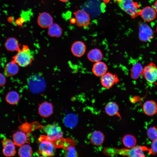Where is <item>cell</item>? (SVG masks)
Instances as JSON below:
<instances>
[{"label":"cell","instance_id":"6da1fadb","mask_svg":"<svg viewBox=\"0 0 157 157\" xmlns=\"http://www.w3.org/2000/svg\"><path fill=\"white\" fill-rule=\"evenodd\" d=\"M149 149L145 146H138L130 149L107 147L105 148L103 151L105 154L109 156L120 155L130 157H142L145 156L144 152L148 151Z\"/></svg>","mask_w":157,"mask_h":157},{"label":"cell","instance_id":"7a4b0ae2","mask_svg":"<svg viewBox=\"0 0 157 157\" xmlns=\"http://www.w3.org/2000/svg\"><path fill=\"white\" fill-rule=\"evenodd\" d=\"M34 58V51L27 45H23L13 57V60L19 66L24 67L30 65Z\"/></svg>","mask_w":157,"mask_h":157},{"label":"cell","instance_id":"3957f363","mask_svg":"<svg viewBox=\"0 0 157 157\" xmlns=\"http://www.w3.org/2000/svg\"><path fill=\"white\" fill-rule=\"evenodd\" d=\"M120 8L132 18L139 15L140 6L133 0H114Z\"/></svg>","mask_w":157,"mask_h":157},{"label":"cell","instance_id":"277c9868","mask_svg":"<svg viewBox=\"0 0 157 157\" xmlns=\"http://www.w3.org/2000/svg\"><path fill=\"white\" fill-rule=\"evenodd\" d=\"M42 129L47 134V138L53 141L60 140L63 136L61 127L55 124H49L42 127Z\"/></svg>","mask_w":157,"mask_h":157},{"label":"cell","instance_id":"5b68a950","mask_svg":"<svg viewBox=\"0 0 157 157\" xmlns=\"http://www.w3.org/2000/svg\"><path fill=\"white\" fill-rule=\"evenodd\" d=\"M45 83L43 78L37 75L30 77L28 80L29 89L34 94H39L43 92L45 88Z\"/></svg>","mask_w":157,"mask_h":157},{"label":"cell","instance_id":"8992f818","mask_svg":"<svg viewBox=\"0 0 157 157\" xmlns=\"http://www.w3.org/2000/svg\"><path fill=\"white\" fill-rule=\"evenodd\" d=\"M40 140L39 145L38 152L42 156L45 157L51 156L55 155V147L52 141L42 138Z\"/></svg>","mask_w":157,"mask_h":157},{"label":"cell","instance_id":"52a82bcc","mask_svg":"<svg viewBox=\"0 0 157 157\" xmlns=\"http://www.w3.org/2000/svg\"><path fill=\"white\" fill-rule=\"evenodd\" d=\"M141 74L149 83H154L157 80V67L151 62L143 68Z\"/></svg>","mask_w":157,"mask_h":157},{"label":"cell","instance_id":"ba28073f","mask_svg":"<svg viewBox=\"0 0 157 157\" xmlns=\"http://www.w3.org/2000/svg\"><path fill=\"white\" fill-rule=\"evenodd\" d=\"M139 38L144 42L150 41L154 37V32L150 27L147 24L142 22L139 25Z\"/></svg>","mask_w":157,"mask_h":157},{"label":"cell","instance_id":"9c48e42d","mask_svg":"<svg viewBox=\"0 0 157 157\" xmlns=\"http://www.w3.org/2000/svg\"><path fill=\"white\" fill-rule=\"evenodd\" d=\"M75 17V23L79 27L88 26L90 22L89 14L85 11L79 9L74 13Z\"/></svg>","mask_w":157,"mask_h":157},{"label":"cell","instance_id":"30bf717a","mask_svg":"<svg viewBox=\"0 0 157 157\" xmlns=\"http://www.w3.org/2000/svg\"><path fill=\"white\" fill-rule=\"evenodd\" d=\"M119 81L118 76L110 72H107L102 76L100 79L101 85L104 88L109 89Z\"/></svg>","mask_w":157,"mask_h":157},{"label":"cell","instance_id":"8fae6325","mask_svg":"<svg viewBox=\"0 0 157 157\" xmlns=\"http://www.w3.org/2000/svg\"><path fill=\"white\" fill-rule=\"evenodd\" d=\"M3 154L7 157L15 156L16 153L15 145L13 141L9 139H5L1 142Z\"/></svg>","mask_w":157,"mask_h":157},{"label":"cell","instance_id":"7c38bea8","mask_svg":"<svg viewBox=\"0 0 157 157\" xmlns=\"http://www.w3.org/2000/svg\"><path fill=\"white\" fill-rule=\"evenodd\" d=\"M139 15L145 22H150L156 18L157 12L153 8L147 6L140 10Z\"/></svg>","mask_w":157,"mask_h":157},{"label":"cell","instance_id":"4fadbf2b","mask_svg":"<svg viewBox=\"0 0 157 157\" xmlns=\"http://www.w3.org/2000/svg\"><path fill=\"white\" fill-rule=\"evenodd\" d=\"M86 47L85 44L82 41H77L72 44L71 50L72 54L75 57H81L85 54Z\"/></svg>","mask_w":157,"mask_h":157},{"label":"cell","instance_id":"5bb4252c","mask_svg":"<svg viewBox=\"0 0 157 157\" xmlns=\"http://www.w3.org/2000/svg\"><path fill=\"white\" fill-rule=\"evenodd\" d=\"M53 18L48 13L44 12L39 15L37 19V23L41 28H48L53 23Z\"/></svg>","mask_w":157,"mask_h":157},{"label":"cell","instance_id":"9a60e30c","mask_svg":"<svg viewBox=\"0 0 157 157\" xmlns=\"http://www.w3.org/2000/svg\"><path fill=\"white\" fill-rule=\"evenodd\" d=\"M53 112V107L51 103L45 101L41 103L39 105L38 113L42 117H48L51 115Z\"/></svg>","mask_w":157,"mask_h":157},{"label":"cell","instance_id":"2e32d148","mask_svg":"<svg viewBox=\"0 0 157 157\" xmlns=\"http://www.w3.org/2000/svg\"><path fill=\"white\" fill-rule=\"evenodd\" d=\"M12 138L14 143L17 147H19L26 143L28 141L27 134L19 130L13 133Z\"/></svg>","mask_w":157,"mask_h":157},{"label":"cell","instance_id":"e0dca14e","mask_svg":"<svg viewBox=\"0 0 157 157\" xmlns=\"http://www.w3.org/2000/svg\"><path fill=\"white\" fill-rule=\"evenodd\" d=\"M143 110L146 115L153 116L157 113V104L154 100L146 101L143 105Z\"/></svg>","mask_w":157,"mask_h":157},{"label":"cell","instance_id":"ac0fdd59","mask_svg":"<svg viewBox=\"0 0 157 157\" xmlns=\"http://www.w3.org/2000/svg\"><path fill=\"white\" fill-rule=\"evenodd\" d=\"M107 65L101 61L95 63L92 69L93 73L97 77L102 76L107 72Z\"/></svg>","mask_w":157,"mask_h":157},{"label":"cell","instance_id":"d6986e66","mask_svg":"<svg viewBox=\"0 0 157 157\" xmlns=\"http://www.w3.org/2000/svg\"><path fill=\"white\" fill-rule=\"evenodd\" d=\"M78 122V118L77 116L72 113L68 114L63 119V122L65 126L71 129L76 127Z\"/></svg>","mask_w":157,"mask_h":157},{"label":"cell","instance_id":"ffe728a7","mask_svg":"<svg viewBox=\"0 0 157 157\" xmlns=\"http://www.w3.org/2000/svg\"><path fill=\"white\" fill-rule=\"evenodd\" d=\"M104 138V135L101 132L95 131L91 134L90 139L91 143L93 145L99 146L102 144Z\"/></svg>","mask_w":157,"mask_h":157},{"label":"cell","instance_id":"44dd1931","mask_svg":"<svg viewBox=\"0 0 157 157\" xmlns=\"http://www.w3.org/2000/svg\"><path fill=\"white\" fill-rule=\"evenodd\" d=\"M19 70L18 65L13 60L6 65L4 69V74L7 76H12L18 73Z\"/></svg>","mask_w":157,"mask_h":157},{"label":"cell","instance_id":"7402d4cb","mask_svg":"<svg viewBox=\"0 0 157 157\" xmlns=\"http://www.w3.org/2000/svg\"><path fill=\"white\" fill-rule=\"evenodd\" d=\"M87 57L90 61L95 63L101 60L103 58V54L100 50L95 48L89 51Z\"/></svg>","mask_w":157,"mask_h":157},{"label":"cell","instance_id":"603a6c76","mask_svg":"<svg viewBox=\"0 0 157 157\" xmlns=\"http://www.w3.org/2000/svg\"><path fill=\"white\" fill-rule=\"evenodd\" d=\"M5 47L7 50L10 51H18L21 49L18 40L13 37H10L7 39Z\"/></svg>","mask_w":157,"mask_h":157},{"label":"cell","instance_id":"cb8c5ba5","mask_svg":"<svg viewBox=\"0 0 157 157\" xmlns=\"http://www.w3.org/2000/svg\"><path fill=\"white\" fill-rule=\"evenodd\" d=\"M48 34L51 37L59 38L62 35L63 30L58 24L53 23L48 28Z\"/></svg>","mask_w":157,"mask_h":157},{"label":"cell","instance_id":"d4e9b609","mask_svg":"<svg viewBox=\"0 0 157 157\" xmlns=\"http://www.w3.org/2000/svg\"><path fill=\"white\" fill-rule=\"evenodd\" d=\"M20 99L19 94L17 92L15 91L8 92L5 98L6 101L11 105H15L17 104Z\"/></svg>","mask_w":157,"mask_h":157},{"label":"cell","instance_id":"484cf974","mask_svg":"<svg viewBox=\"0 0 157 157\" xmlns=\"http://www.w3.org/2000/svg\"><path fill=\"white\" fill-rule=\"evenodd\" d=\"M18 153L21 157H30L33 154V150L31 147L26 143L19 147Z\"/></svg>","mask_w":157,"mask_h":157},{"label":"cell","instance_id":"4316f807","mask_svg":"<svg viewBox=\"0 0 157 157\" xmlns=\"http://www.w3.org/2000/svg\"><path fill=\"white\" fill-rule=\"evenodd\" d=\"M143 69L142 65L140 63H135L131 70L130 75L132 78L134 79H138L142 74Z\"/></svg>","mask_w":157,"mask_h":157},{"label":"cell","instance_id":"83f0119b","mask_svg":"<svg viewBox=\"0 0 157 157\" xmlns=\"http://www.w3.org/2000/svg\"><path fill=\"white\" fill-rule=\"evenodd\" d=\"M105 109L106 113L110 116L116 115L118 113L119 110L118 105L113 102H110L107 103Z\"/></svg>","mask_w":157,"mask_h":157},{"label":"cell","instance_id":"f1b7e54d","mask_svg":"<svg viewBox=\"0 0 157 157\" xmlns=\"http://www.w3.org/2000/svg\"><path fill=\"white\" fill-rule=\"evenodd\" d=\"M122 142L126 148L130 149L135 146L136 144V140L134 136L128 134L123 137Z\"/></svg>","mask_w":157,"mask_h":157},{"label":"cell","instance_id":"f546056e","mask_svg":"<svg viewBox=\"0 0 157 157\" xmlns=\"http://www.w3.org/2000/svg\"><path fill=\"white\" fill-rule=\"evenodd\" d=\"M147 135L151 140L157 139V128L152 126L149 128L147 131Z\"/></svg>","mask_w":157,"mask_h":157},{"label":"cell","instance_id":"4dcf8cb0","mask_svg":"<svg viewBox=\"0 0 157 157\" xmlns=\"http://www.w3.org/2000/svg\"><path fill=\"white\" fill-rule=\"evenodd\" d=\"M149 154L155 155L157 154V139L153 140L151 148L149 149Z\"/></svg>","mask_w":157,"mask_h":157},{"label":"cell","instance_id":"1f68e13d","mask_svg":"<svg viewBox=\"0 0 157 157\" xmlns=\"http://www.w3.org/2000/svg\"><path fill=\"white\" fill-rule=\"evenodd\" d=\"M65 154L68 157H76L77 155L76 149L72 146H69Z\"/></svg>","mask_w":157,"mask_h":157},{"label":"cell","instance_id":"d6a6232c","mask_svg":"<svg viewBox=\"0 0 157 157\" xmlns=\"http://www.w3.org/2000/svg\"><path fill=\"white\" fill-rule=\"evenodd\" d=\"M6 79L5 76L0 73V87L3 86L5 84Z\"/></svg>","mask_w":157,"mask_h":157},{"label":"cell","instance_id":"836d02e7","mask_svg":"<svg viewBox=\"0 0 157 157\" xmlns=\"http://www.w3.org/2000/svg\"><path fill=\"white\" fill-rule=\"evenodd\" d=\"M154 8L157 13V0H156L154 3Z\"/></svg>","mask_w":157,"mask_h":157},{"label":"cell","instance_id":"e575fe53","mask_svg":"<svg viewBox=\"0 0 157 157\" xmlns=\"http://www.w3.org/2000/svg\"><path fill=\"white\" fill-rule=\"evenodd\" d=\"M105 3L107 4L110 1V0H102Z\"/></svg>","mask_w":157,"mask_h":157},{"label":"cell","instance_id":"d590c367","mask_svg":"<svg viewBox=\"0 0 157 157\" xmlns=\"http://www.w3.org/2000/svg\"><path fill=\"white\" fill-rule=\"evenodd\" d=\"M59 1L63 2H65L69 1V0H59Z\"/></svg>","mask_w":157,"mask_h":157},{"label":"cell","instance_id":"8d00e7d4","mask_svg":"<svg viewBox=\"0 0 157 157\" xmlns=\"http://www.w3.org/2000/svg\"><path fill=\"white\" fill-rule=\"evenodd\" d=\"M156 32L157 33V25L156 26Z\"/></svg>","mask_w":157,"mask_h":157},{"label":"cell","instance_id":"74e56055","mask_svg":"<svg viewBox=\"0 0 157 157\" xmlns=\"http://www.w3.org/2000/svg\"><path fill=\"white\" fill-rule=\"evenodd\" d=\"M0 67H1V64H0Z\"/></svg>","mask_w":157,"mask_h":157}]
</instances>
